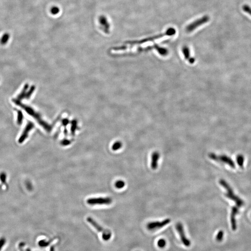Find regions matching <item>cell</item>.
Wrapping results in <instances>:
<instances>
[{"label":"cell","mask_w":251,"mask_h":251,"mask_svg":"<svg viewBox=\"0 0 251 251\" xmlns=\"http://www.w3.org/2000/svg\"><path fill=\"white\" fill-rule=\"evenodd\" d=\"M171 221L169 219H166L162 221H154L149 222L147 226V229L149 230H154L159 229L166 226Z\"/></svg>","instance_id":"9c48e42d"},{"label":"cell","mask_w":251,"mask_h":251,"mask_svg":"<svg viewBox=\"0 0 251 251\" xmlns=\"http://www.w3.org/2000/svg\"><path fill=\"white\" fill-rule=\"evenodd\" d=\"M176 229L178 233L179 234L180 239L181 240V242L184 245L185 247H189L191 245V242L187 238V236H185V233L184 229L182 224L180 222L178 223L176 225Z\"/></svg>","instance_id":"ba28073f"},{"label":"cell","mask_w":251,"mask_h":251,"mask_svg":"<svg viewBox=\"0 0 251 251\" xmlns=\"http://www.w3.org/2000/svg\"><path fill=\"white\" fill-rule=\"evenodd\" d=\"M70 143V141L67 140H63V141H62V142H61V144H62L63 146H68V145H69Z\"/></svg>","instance_id":"83f0119b"},{"label":"cell","mask_w":251,"mask_h":251,"mask_svg":"<svg viewBox=\"0 0 251 251\" xmlns=\"http://www.w3.org/2000/svg\"><path fill=\"white\" fill-rule=\"evenodd\" d=\"M26 251H32L31 250H30V249H27V250H26Z\"/></svg>","instance_id":"f546056e"},{"label":"cell","mask_w":251,"mask_h":251,"mask_svg":"<svg viewBox=\"0 0 251 251\" xmlns=\"http://www.w3.org/2000/svg\"><path fill=\"white\" fill-rule=\"evenodd\" d=\"M50 242H51L46 241V240H41L39 242L38 244L40 247H46L50 244Z\"/></svg>","instance_id":"603a6c76"},{"label":"cell","mask_w":251,"mask_h":251,"mask_svg":"<svg viewBox=\"0 0 251 251\" xmlns=\"http://www.w3.org/2000/svg\"><path fill=\"white\" fill-rule=\"evenodd\" d=\"M239 212V207H232L231 213V223L232 229L235 231L237 228L236 220V216Z\"/></svg>","instance_id":"8fae6325"},{"label":"cell","mask_w":251,"mask_h":251,"mask_svg":"<svg viewBox=\"0 0 251 251\" xmlns=\"http://www.w3.org/2000/svg\"><path fill=\"white\" fill-rule=\"evenodd\" d=\"M50 11H51L52 14L54 15H56L59 13V12H60V9H59L58 7H53L51 8Z\"/></svg>","instance_id":"484cf974"},{"label":"cell","mask_w":251,"mask_h":251,"mask_svg":"<svg viewBox=\"0 0 251 251\" xmlns=\"http://www.w3.org/2000/svg\"><path fill=\"white\" fill-rule=\"evenodd\" d=\"M34 128V124L31 122H28L24 129V131L23 132V134L20 137L19 139L18 140V142L19 143H22L23 142L24 140L27 138L28 133L30 132Z\"/></svg>","instance_id":"30bf717a"},{"label":"cell","mask_w":251,"mask_h":251,"mask_svg":"<svg viewBox=\"0 0 251 251\" xmlns=\"http://www.w3.org/2000/svg\"><path fill=\"white\" fill-rule=\"evenodd\" d=\"M159 158V154L158 152H154L151 155V169L155 170L158 167V162Z\"/></svg>","instance_id":"7c38bea8"},{"label":"cell","mask_w":251,"mask_h":251,"mask_svg":"<svg viewBox=\"0 0 251 251\" xmlns=\"http://www.w3.org/2000/svg\"><path fill=\"white\" fill-rule=\"evenodd\" d=\"M209 20H210V17L208 16H203L202 17L195 20V22H193L189 25H188L185 28V31L188 33L192 32L200 26L203 25L204 24L209 22Z\"/></svg>","instance_id":"8992f818"},{"label":"cell","mask_w":251,"mask_h":251,"mask_svg":"<svg viewBox=\"0 0 251 251\" xmlns=\"http://www.w3.org/2000/svg\"><path fill=\"white\" fill-rule=\"evenodd\" d=\"M223 237H224V232L222 230H220L219 231L217 234L216 235V240L218 241H221L223 240Z\"/></svg>","instance_id":"44dd1931"},{"label":"cell","mask_w":251,"mask_h":251,"mask_svg":"<svg viewBox=\"0 0 251 251\" xmlns=\"http://www.w3.org/2000/svg\"><path fill=\"white\" fill-rule=\"evenodd\" d=\"M166 241L165 240H164V239H159L157 242L158 247H159L162 248L165 247H166Z\"/></svg>","instance_id":"ffe728a7"},{"label":"cell","mask_w":251,"mask_h":251,"mask_svg":"<svg viewBox=\"0 0 251 251\" xmlns=\"http://www.w3.org/2000/svg\"><path fill=\"white\" fill-rule=\"evenodd\" d=\"M15 101H15V102H16V104H18V105H20V106L23 107L26 110V111H27V112L28 114H30L31 116H33V117L35 118V119L37 120L39 123L41 125H42V127H43L44 129H45L46 131L48 132L51 131V127H50V125H49L48 124L46 123V122L43 121V120H42V118H41V117L40 116L38 115V114L37 113H36L35 111H34L33 109H31L30 107H28V106L23 105V104H21L19 101H17V100H15Z\"/></svg>","instance_id":"7a4b0ae2"},{"label":"cell","mask_w":251,"mask_h":251,"mask_svg":"<svg viewBox=\"0 0 251 251\" xmlns=\"http://www.w3.org/2000/svg\"><path fill=\"white\" fill-rule=\"evenodd\" d=\"M50 251H55V250H54V247H52L51 248H50Z\"/></svg>","instance_id":"f1b7e54d"},{"label":"cell","mask_w":251,"mask_h":251,"mask_svg":"<svg viewBox=\"0 0 251 251\" xmlns=\"http://www.w3.org/2000/svg\"><path fill=\"white\" fill-rule=\"evenodd\" d=\"M6 243V240L5 238L1 237L0 238V251L2 250Z\"/></svg>","instance_id":"d4e9b609"},{"label":"cell","mask_w":251,"mask_h":251,"mask_svg":"<svg viewBox=\"0 0 251 251\" xmlns=\"http://www.w3.org/2000/svg\"><path fill=\"white\" fill-rule=\"evenodd\" d=\"M236 161L238 165L240 167H241V168L243 167L244 162V157L243 155H241V154L238 155L236 157Z\"/></svg>","instance_id":"2e32d148"},{"label":"cell","mask_w":251,"mask_h":251,"mask_svg":"<svg viewBox=\"0 0 251 251\" xmlns=\"http://www.w3.org/2000/svg\"><path fill=\"white\" fill-rule=\"evenodd\" d=\"M0 180L3 183L6 182V174L4 173H2L0 174Z\"/></svg>","instance_id":"4316f807"},{"label":"cell","mask_w":251,"mask_h":251,"mask_svg":"<svg viewBox=\"0 0 251 251\" xmlns=\"http://www.w3.org/2000/svg\"><path fill=\"white\" fill-rule=\"evenodd\" d=\"M9 37H10V36H9V35L8 33H5V34H4V35H2V37H1V40H0L1 43L2 45L6 44L8 42Z\"/></svg>","instance_id":"e0dca14e"},{"label":"cell","mask_w":251,"mask_h":251,"mask_svg":"<svg viewBox=\"0 0 251 251\" xmlns=\"http://www.w3.org/2000/svg\"><path fill=\"white\" fill-rule=\"evenodd\" d=\"M176 30L175 28L173 27H170L169 29L166 30L165 33H162V34H159L158 35H155V36H152L150 37L144 39L143 40H140V41H133V42H128V43H129L130 44H142V43L147 42H150V41H154L156 39L161 38L165 36H173V35H176Z\"/></svg>","instance_id":"3957f363"},{"label":"cell","mask_w":251,"mask_h":251,"mask_svg":"<svg viewBox=\"0 0 251 251\" xmlns=\"http://www.w3.org/2000/svg\"><path fill=\"white\" fill-rule=\"evenodd\" d=\"M122 147V143L119 141L116 142L112 146V149L113 151H117Z\"/></svg>","instance_id":"ac0fdd59"},{"label":"cell","mask_w":251,"mask_h":251,"mask_svg":"<svg viewBox=\"0 0 251 251\" xmlns=\"http://www.w3.org/2000/svg\"><path fill=\"white\" fill-rule=\"evenodd\" d=\"M18 117H17V123L18 124L20 125L23 121V114L20 111H18Z\"/></svg>","instance_id":"7402d4cb"},{"label":"cell","mask_w":251,"mask_h":251,"mask_svg":"<svg viewBox=\"0 0 251 251\" xmlns=\"http://www.w3.org/2000/svg\"><path fill=\"white\" fill-rule=\"evenodd\" d=\"M159 54L162 56H166L168 54V50L165 48H161L158 45H155V49Z\"/></svg>","instance_id":"9a60e30c"},{"label":"cell","mask_w":251,"mask_h":251,"mask_svg":"<svg viewBox=\"0 0 251 251\" xmlns=\"http://www.w3.org/2000/svg\"><path fill=\"white\" fill-rule=\"evenodd\" d=\"M243 9L247 14H249L251 16V7L250 6L245 5L243 7Z\"/></svg>","instance_id":"cb8c5ba5"},{"label":"cell","mask_w":251,"mask_h":251,"mask_svg":"<svg viewBox=\"0 0 251 251\" xmlns=\"http://www.w3.org/2000/svg\"><path fill=\"white\" fill-rule=\"evenodd\" d=\"M219 184L226 190V192L225 193V196L226 198L234 201L238 207H241L244 205V202L243 200L235 195L232 188L225 180L222 179L220 180Z\"/></svg>","instance_id":"6da1fadb"},{"label":"cell","mask_w":251,"mask_h":251,"mask_svg":"<svg viewBox=\"0 0 251 251\" xmlns=\"http://www.w3.org/2000/svg\"><path fill=\"white\" fill-rule=\"evenodd\" d=\"M87 221L96 230H97L99 232L102 233V238L104 240L108 241L110 239H111V236H112V233L109 230L103 228L102 226H101L92 218L90 217H87Z\"/></svg>","instance_id":"277c9868"},{"label":"cell","mask_w":251,"mask_h":251,"mask_svg":"<svg viewBox=\"0 0 251 251\" xmlns=\"http://www.w3.org/2000/svg\"><path fill=\"white\" fill-rule=\"evenodd\" d=\"M99 23L104 32H105L106 33H109L110 25L106 18L103 16H101L99 19Z\"/></svg>","instance_id":"4fadbf2b"},{"label":"cell","mask_w":251,"mask_h":251,"mask_svg":"<svg viewBox=\"0 0 251 251\" xmlns=\"http://www.w3.org/2000/svg\"><path fill=\"white\" fill-rule=\"evenodd\" d=\"M209 157L214 161L225 163L233 169H235V165L234 162L230 158L226 155H217L214 153H210L209 154Z\"/></svg>","instance_id":"5b68a950"},{"label":"cell","mask_w":251,"mask_h":251,"mask_svg":"<svg viewBox=\"0 0 251 251\" xmlns=\"http://www.w3.org/2000/svg\"><path fill=\"white\" fill-rule=\"evenodd\" d=\"M182 52L185 59L189 60V61L191 63H193L195 62V59L193 58H190V53L189 48L187 46L183 47L182 48Z\"/></svg>","instance_id":"5bb4252c"},{"label":"cell","mask_w":251,"mask_h":251,"mask_svg":"<svg viewBox=\"0 0 251 251\" xmlns=\"http://www.w3.org/2000/svg\"><path fill=\"white\" fill-rule=\"evenodd\" d=\"M87 203L91 206L109 205L112 203V199L110 197L90 198L87 200Z\"/></svg>","instance_id":"52a82bcc"},{"label":"cell","mask_w":251,"mask_h":251,"mask_svg":"<svg viewBox=\"0 0 251 251\" xmlns=\"http://www.w3.org/2000/svg\"><path fill=\"white\" fill-rule=\"evenodd\" d=\"M114 185L117 189H121L125 187V183L124 181H123L122 180H119L116 181Z\"/></svg>","instance_id":"d6986e66"}]
</instances>
